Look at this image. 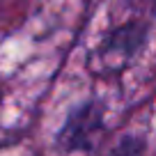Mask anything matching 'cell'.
Here are the masks:
<instances>
[{
  "label": "cell",
  "mask_w": 156,
  "mask_h": 156,
  "mask_svg": "<svg viewBox=\"0 0 156 156\" xmlns=\"http://www.w3.org/2000/svg\"><path fill=\"white\" fill-rule=\"evenodd\" d=\"M147 149V138L138 136V133H126L117 140V145L112 147L110 156H145Z\"/></svg>",
  "instance_id": "3957f363"
},
{
  "label": "cell",
  "mask_w": 156,
  "mask_h": 156,
  "mask_svg": "<svg viewBox=\"0 0 156 156\" xmlns=\"http://www.w3.org/2000/svg\"><path fill=\"white\" fill-rule=\"evenodd\" d=\"M106 131V103L97 97L73 103L55 133V149L62 154L92 151L99 136Z\"/></svg>",
  "instance_id": "6da1fadb"
},
{
  "label": "cell",
  "mask_w": 156,
  "mask_h": 156,
  "mask_svg": "<svg viewBox=\"0 0 156 156\" xmlns=\"http://www.w3.org/2000/svg\"><path fill=\"white\" fill-rule=\"evenodd\" d=\"M149 12L151 16H156V0H149Z\"/></svg>",
  "instance_id": "277c9868"
},
{
  "label": "cell",
  "mask_w": 156,
  "mask_h": 156,
  "mask_svg": "<svg viewBox=\"0 0 156 156\" xmlns=\"http://www.w3.org/2000/svg\"><path fill=\"white\" fill-rule=\"evenodd\" d=\"M149 32H151V23L142 19H133L117 25L101 39L99 58L106 62H119L124 67L145 48Z\"/></svg>",
  "instance_id": "7a4b0ae2"
}]
</instances>
